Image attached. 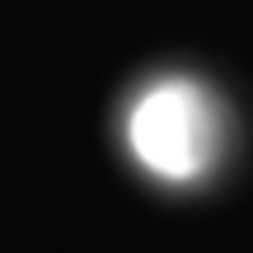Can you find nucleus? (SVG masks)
<instances>
[{
	"label": "nucleus",
	"mask_w": 253,
	"mask_h": 253,
	"mask_svg": "<svg viewBox=\"0 0 253 253\" xmlns=\"http://www.w3.org/2000/svg\"><path fill=\"white\" fill-rule=\"evenodd\" d=\"M126 145L164 183H197L216 169L225 145V118L207 84L197 80H160L131 103Z\"/></svg>",
	"instance_id": "nucleus-1"
}]
</instances>
